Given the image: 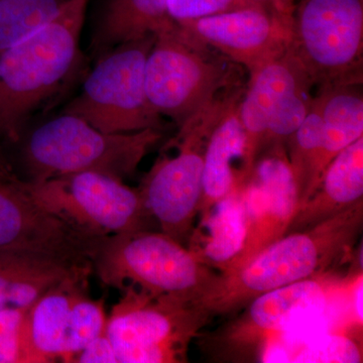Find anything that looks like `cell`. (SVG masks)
I'll return each instance as SVG.
<instances>
[{"instance_id": "obj_12", "label": "cell", "mask_w": 363, "mask_h": 363, "mask_svg": "<svg viewBox=\"0 0 363 363\" xmlns=\"http://www.w3.org/2000/svg\"><path fill=\"white\" fill-rule=\"evenodd\" d=\"M101 241L45 211L23 189V179L0 169V250L32 252L71 264H92Z\"/></svg>"}, {"instance_id": "obj_6", "label": "cell", "mask_w": 363, "mask_h": 363, "mask_svg": "<svg viewBox=\"0 0 363 363\" xmlns=\"http://www.w3.org/2000/svg\"><path fill=\"white\" fill-rule=\"evenodd\" d=\"M93 272L105 286H133L152 295L194 302L218 277L185 245L164 233L133 231L105 238L93 257Z\"/></svg>"}, {"instance_id": "obj_3", "label": "cell", "mask_w": 363, "mask_h": 363, "mask_svg": "<svg viewBox=\"0 0 363 363\" xmlns=\"http://www.w3.org/2000/svg\"><path fill=\"white\" fill-rule=\"evenodd\" d=\"M89 0H70L39 30L0 50V140L21 143L26 123L63 94L83 66Z\"/></svg>"}, {"instance_id": "obj_25", "label": "cell", "mask_w": 363, "mask_h": 363, "mask_svg": "<svg viewBox=\"0 0 363 363\" xmlns=\"http://www.w3.org/2000/svg\"><path fill=\"white\" fill-rule=\"evenodd\" d=\"M362 325L319 334L294 352L290 362H362Z\"/></svg>"}, {"instance_id": "obj_13", "label": "cell", "mask_w": 363, "mask_h": 363, "mask_svg": "<svg viewBox=\"0 0 363 363\" xmlns=\"http://www.w3.org/2000/svg\"><path fill=\"white\" fill-rule=\"evenodd\" d=\"M242 190L247 216L245 241L238 255L220 272L240 269L288 233L298 197L286 147L262 152Z\"/></svg>"}, {"instance_id": "obj_18", "label": "cell", "mask_w": 363, "mask_h": 363, "mask_svg": "<svg viewBox=\"0 0 363 363\" xmlns=\"http://www.w3.org/2000/svg\"><path fill=\"white\" fill-rule=\"evenodd\" d=\"M242 95L227 108L208 138L203 164L199 222L240 185L233 164L235 160L242 161L245 154V130L238 111Z\"/></svg>"}, {"instance_id": "obj_23", "label": "cell", "mask_w": 363, "mask_h": 363, "mask_svg": "<svg viewBox=\"0 0 363 363\" xmlns=\"http://www.w3.org/2000/svg\"><path fill=\"white\" fill-rule=\"evenodd\" d=\"M322 140L323 123L319 100L315 95L304 121L286 143V157L297 186L298 208L311 197L321 179Z\"/></svg>"}, {"instance_id": "obj_7", "label": "cell", "mask_w": 363, "mask_h": 363, "mask_svg": "<svg viewBox=\"0 0 363 363\" xmlns=\"http://www.w3.org/2000/svg\"><path fill=\"white\" fill-rule=\"evenodd\" d=\"M243 89L227 91L179 128L169 143L176 156L160 157L138 188L150 216L162 233L182 245L194 230L202 197L203 164L207 140L219 119Z\"/></svg>"}, {"instance_id": "obj_22", "label": "cell", "mask_w": 363, "mask_h": 363, "mask_svg": "<svg viewBox=\"0 0 363 363\" xmlns=\"http://www.w3.org/2000/svg\"><path fill=\"white\" fill-rule=\"evenodd\" d=\"M323 123L320 171L341 150L363 136L362 84H342L319 88L316 93ZM320 182V181H319Z\"/></svg>"}, {"instance_id": "obj_31", "label": "cell", "mask_w": 363, "mask_h": 363, "mask_svg": "<svg viewBox=\"0 0 363 363\" xmlns=\"http://www.w3.org/2000/svg\"><path fill=\"white\" fill-rule=\"evenodd\" d=\"M292 30L295 0H252Z\"/></svg>"}, {"instance_id": "obj_16", "label": "cell", "mask_w": 363, "mask_h": 363, "mask_svg": "<svg viewBox=\"0 0 363 363\" xmlns=\"http://www.w3.org/2000/svg\"><path fill=\"white\" fill-rule=\"evenodd\" d=\"M93 264L74 267L28 309L23 325V363L61 362L74 303L89 292Z\"/></svg>"}, {"instance_id": "obj_9", "label": "cell", "mask_w": 363, "mask_h": 363, "mask_svg": "<svg viewBox=\"0 0 363 363\" xmlns=\"http://www.w3.org/2000/svg\"><path fill=\"white\" fill-rule=\"evenodd\" d=\"M155 40L152 33L100 56L63 113L80 117L104 133L164 130L162 116L150 104L145 90V63Z\"/></svg>"}, {"instance_id": "obj_29", "label": "cell", "mask_w": 363, "mask_h": 363, "mask_svg": "<svg viewBox=\"0 0 363 363\" xmlns=\"http://www.w3.org/2000/svg\"><path fill=\"white\" fill-rule=\"evenodd\" d=\"M26 309L0 310V363H23V325Z\"/></svg>"}, {"instance_id": "obj_20", "label": "cell", "mask_w": 363, "mask_h": 363, "mask_svg": "<svg viewBox=\"0 0 363 363\" xmlns=\"http://www.w3.org/2000/svg\"><path fill=\"white\" fill-rule=\"evenodd\" d=\"M78 266L32 252L0 250V310L28 309Z\"/></svg>"}, {"instance_id": "obj_19", "label": "cell", "mask_w": 363, "mask_h": 363, "mask_svg": "<svg viewBox=\"0 0 363 363\" xmlns=\"http://www.w3.org/2000/svg\"><path fill=\"white\" fill-rule=\"evenodd\" d=\"M174 25L167 0H104L91 38V51L98 59L118 45Z\"/></svg>"}, {"instance_id": "obj_26", "label": "cell", "mask_w": 363, "mask_h": 363, "mask_svg": "<svg viewBox=\"0 0 363 363\" xmlns=\"http://www.w3.org/2000/svg\"><path fill=\"white\" fill-rule=\"evenodd\" d=\"M107 317L104 300H94L89 292L79 297L72 308L61 362H73L88 343L104 333Z\"/></svg>"}, {"instance_id": "obj_5", "label": "cell", "mask_w": 363, "mask_h": 363, "mask_svg": "<svg viewBox=\"0 0 363 363\" xmlns=\"http://www.w3.org/2000/svg\"><path fill=\"white\" fill-rule=\"evenodd\" d=\"M240 67L181 32L177 23L156 33L145 63V90L161 116L182 128L207 105L241 87Z\"/></svg>"}, {"instance_id": "obj_11", "label": "cell", "mask_w": 363, "mask_h": 363, "mask_svg": "<svg viewBox=\"0 0 363 363\" xmlns=\"http://www.w3.org/2000/svg\"><path fill=\"white\" fill-rule=\"evenodd\" d=\"M291 48L317 89L362 84L363 0H300Z\"/></svg>"}, {"instance_id": "obj_1", "label": "cell", "mask_w": 363, "mask_h": 363, "mask_svg": "<svg viewBox=\"0 0 363 363\" xmlns=\"http://www.w3.org/2000/svg\"><path fill=\"white\" fill-rule=\"evenodd\" d=\"M354 277L331 272L253 298L231 321L196 338L203 354L220 362H288L310 323L350 292Z\"/></svg>"}, {"instance_id": "obj_10", "label": "cell", "mask_w": 363, "mask_h": 363, "mask_svg": "<svg viewBox=\"0 0 363 363\" xmlns=\"http://www.w3.org/2000/svg\"><path fill=\"white\" fill-rule=\"evenodd\" d=\"M23 186L40 207L89 238L147 229L150 216L140 190L114 177L83 172L42 182L23 179Z\"/></svg>"}, {"instance_id": "obj_28", "label": "cell", "mask_w": 363, "mask_h": 363, "mask_svg": "<svg viewBox=\"0 0 363 363\" xmlns=\"http://www.w3.org/2000/svg\"><path fill=\"white\" fill-rule=\"evenodd\" d=\"M250 7L262 9L252 0H167L169 16L174 21L196 20Z\"/></svg>"}, {"instance_id": "obj_27", "label": "cell", "mask_w": 363, "mask_h": 363, "mask_svg": "<svg viewBox=\"0 0 363 363\" xmlns=\"http://www.w3.org/2000/svg\"><path fill=\"white\" fill-rule=\"evenodd\" d=\"M313 87L307 85L300 88L279 107L269 123L262 152L272 147H286L289 138L298 130L310 111L314 97L311 93Z\"/></svg>"}, {"instance_id": "obj_2", "label": "cell", "mask_w": 363, "mask_h": 363, "mask_svg": "<svg viewBox=\"0 0 363 363\" xmlns=\"http://www.w3.org/2000/svg\"><path fill=\"white\" fill-rule=\"evenodd\" d=\"M363 200L326 220L286 233L247 264L220 272L193 302L210 319L240 311L262 294L332 271L362 233Z\"/></svg>"}, {"instance_id": "obj_24", "label": "cell", "mask_w": 363, "mask_h": 363, "mask_svg": "<svg viewBox=\"0 0 363 363\" xmlns=\"http://www.w3.org/2000/svg\"><path fill=\"white\" fill-rule=\"evenodd\" d=\"M70 0H0V50L52 21Z\"/></svg>"}, {"instance_id": "obj_17", "label": "cell", "mask_w": 363, "mask_h": 363, "mask_svg": "<svg viewBox=\"0 0 363 363\" xmlns=\"http://www.w3.org/2000/svg\"><path fill=\"white\" fill-rule=\"evenodd\" d=\"M363 136L324 169L316 190L296 212L288 233L326 220L363 200Z\"/></svg>"}, {"instance_id": "obj_15", "label": "cell", "mask_w": 363, "mask_h": 363, "mask_svg": "<svg viewBox=\"0 0 363 363\" xmlns=\"http://www.w3.org/2000/svg\"><path fill=\"white\" fill-rule=\"evenodd\" d=\"M307 85L314 86L291 45L285 54L250 75L238 105L245 135L240 183H247L252 175L272 117L293 93Z\"/></svg>"}, {"instance_id": "obj_32", "label": "cell", "mask_w": 363, "mask_h": 363, "mask_svg": "<svg viewBox=\"0 0 363 363\" xmlns=\"http://www.w3.org/2000/svg\"><path fill=\"white\" fill-rule=\"evenodd\" d=\"M0 169L6 172V173H16L6 154H4V150H2L1 143H0Z\"/></svg>"}, {"instance_id": "obj_30", "label": "cell", "mask_w": 363, "mask_h": 363, "mask_svg": "<svg viewBox=\"0 0 363 363\" xmlns=\"http://www.w3.org/2000/svg\"><path fill=\"white\" fill-rule=\"evenodd\" d=\"M79 363H119L118 358L106 330L93 339L74 358Z\"/></svg>"}, {"instance_id": "obj_8", "label": "cell", "mask_w": 363, "mask_h": 363, "mask_svg": "<svg viewBox=\"0 0 363 363\" xmlns=\"http://www.w3.org/2000/svg\"><path fill=\"white\" fill-rule=\"evenodd\" d=\"M107 317L106 334L119 363H181L210 321L190 301L143 292L133 286Z\"/></svg>"}, {"instance_id": "obj_21", "label": "cell", "mask_w": 363, "mask_h": 363, "mask_svg": "<svg viewBox=\"0 0 363 363\" xmlns=\"http://www.w3.org/2000/svg\"><path fill=\"white\" fill-rule=\"evenodd\" d=\"M240 184L199 222L188 240L189 248L207 266L223 272L240 252L247 216Z\"/></svg>"}, {"instance_id": "obj_4", "label": "cell", "mask_w": 363, "mask_h": 363, "mask_svg": "<svg viewBox=\"0 0 363 363\" xmlns=\"http://www.w3.org/2000/svg\"><path fill=\"white\" fill-rule=\"evenodd\" d=\"M164 130L108 133L84 119L63 113L40 124L21 143V160L28 180L96 172L125 180L150 150L161 142Z\"/></svg>"}, {"instance_id": "obj_14", "label": "cell", "mask_w": 363, "mask_h": 363, "mask_svg": "<svg viewBox=\"0 0 363 363\" xmlns=\"http://www.w3.org/2000/svg\"><path fill=\"white\" fill-rule=\"evenodd\" d=\"M175 23L182 33L250 75L285 54L292 40V30L259 7Z\"/></svg>"}]
</instances>
